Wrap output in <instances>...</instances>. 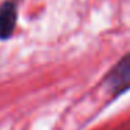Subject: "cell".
Here are the masks:
<instances>
[{
	"label": "cell",
	"instance_id": "obj_1",
	"mask_svg": "<svg viewBox=\"0 0 130 130\" xmlns=\"http://www.w3.org/2000/svg\"><path fill=\"white\" fill-rule=\"evenodd\" d=\"M105 83L113 95H120L130 88V53L122 57L108 73Z\"/></svg>",
	"mask_w": 130,
	"mask_h": 130
},
{
	"label": "cell",
	"instance_id": "obj_2",
	"mask_svg": "<svg viewBox=\"0 0 130 130\" xmlns=\"http://www.w3.org/2000/svg\"><path fill=\"white\" fill-rule=\"evenodd\" d=\"M17 24V4L11 0L0 6V39L6 41L13 35Z\"/></svg>",
	"mask_w": 130,
	"mask_h": 130
}]
</instances>
